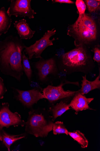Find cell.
I'll return each mask as SVG.
<instances>
[{"mask_svg": "<svg viewBox=\"0 0 100 151\" xmlns=\"http://www.w3.org/2000/svg\"><path fill=\"white\" fill-rule=\"evenodd\" d=\"M26 47L19 37L12 35L0 42V70L19 81L23 74L22 55Z\"/></svg>", "mask_w": 100, "mask_h": 151, "instance_id": "6da1fadb", "label": "cell"}, {"mask_svg": "<svg viewBox=\"0 0 100 151\" xmlns=\"http://www.w3.org/2000/svg\"><path fill=\"white\" fill-rule=\"evenodd\" d=\"M62 67L61 71H65L67 75L80 72L87 75L93 68V63L89 51L86 46L76 47L74 49L64 54L61 57Z\"/></svg>", "mask_w": 100, "mask_h": 151, "instance_id": "7a4b0ae2", "label": "cell"}, {"mask_svg": "<svg viewBox=\"0 0 100 151\" xmlns=\"http://www.w3.org/2000/svg\"><path fill=\"white\" fill-rule=\"evenodd\" d=\"M67 34L75 39L76 47L91 45L97 39L96 24L92 18L86 14L79 15L76 22L68 27Z\"/></svg>", "mask_w": 100, "mask_h": 151, "instance_id": "3957f363", "label": "cell"}, {"mask_svg": "<svg viewBox=\"0 0 100 151\" xmlns=\"http://www.w3.org/2000/svg\"><path fill=\"white\" fill-rule=\"evenodd\" d=\"M50 111L45 109H32L28 112L25 130L36 137H45L52 130L53 121Z\"/></svg>", "mask_w": 100, "mask_h": 151, "instance_id": "277c9868", "label": "cell"}, {"mask_svg": "<svg viewBox=\"0 0 100 151\" xmlns=\"http://www.w3.org/2000/svg\"><path fill=\"white\" fill-rule=\"evenodd\" d=\"M34 68L37 80L40 84L50 83L59 78L60 72L53 58L46 60L40 59L35 63Z\"/></svg>", "mask_w": 100, "mask_h": 151, "instance_id": "5b68a950", "label": "cell"}, {"mask_svg": "<svg viewBox=\"0 0 100 151\" xmlns=\"http://www.w3.org/2000/svg\"><path fill=\"white\" fill-rule=\"evenodd\" d=\"M56 30L54 28L46 32L40 39L36 41L35 43L30 47H26L24 52L28 55V59L41 58V55L43 52L48 47L53 45V41L56 39L50 38L56 34Z\"/></svg>", "mask_w": 100, "mask_h": 151, "instance_id": "8992f818", "label": "cell"}, {"mask_svg": "<svg viewBox=\"0 0 100 151\" xmlns=\"http://www.w3.org/2000/svg\"><path fill=\"white\" fill-rule=\"evenodd\" d=\"M31 0H11L7 13L10 17H27L30 19H34L37 13L31 6Z\"/></svg>", "mask_w": 100, "mask_h": 151, "instance_id": "52a82bcc", "label": "cell"}, {"mask_svg": "<svg viewBox=\"0 0 100 151\" xmlns=\"http://www.w3.org/2000/svg\"><path fill=\"white\" fill-rule=\"evenodd\" d=\"M70 83V82H67V81H62L59 85L57 86H48L42 91L44 99H47L50 103L53 104L60 100L74 96L78 91H65L63 88L64 85Z\"/></svg>", "mask_w": 100, "mask_h": 151, "instance_id": "ba28073f", "label": "cell"}, {"mask_svg": "<svg viewBox=\"0 0 100 151\" xmlns=\"http://www.w3.org/2000/svg\"><path fill=\"white\" fill-rule=\"evenodd\" d=\"M25 124L26 122L21 119L18 112L13 113L10 111L8 103H3L2 106H0V129L12 126L23 127Z\"/></svg>", "mask_w": 100, "mask_h": 151, "instance_id": "9c48e42d", "label": "cell"}, {"mask_svg": "<svg viewBox=\"0 0 100 151\" xmlns=\"http://www.w3.org/2000/svg\"><path fill=\"white\" fill-rule=\"evenodd\" d=\"M16 90L17 93L16 95L17 100L27 108L31 107L40 99H44L43 95L41 93L42 89L40 86L35 87L29 90L23 91L17 89Z\"/></svg>", "mask_w": 100, "mask_h": 151, "instance_id": "30bf717a", "label": "cell"}, {"mask_svg": "<svg viewBox=\"0 0 100 151\" xmlns=\"http://www.w3.org/2000/svg\"><path fill=\"white\" fill-rule=\"evenodd\" d=\"M94 100L93 98H88L85 96L81 94L78 91L74 95V97L71 101L70 105L77 114L80 111L87 109L94 110L89 106V104Z\"/></svg>", "mask_w": 100, "mask_h": 151, "instance_id": "8fae6325", "label": "cell"}, {"mask_svg": "<svg viewBox=\"0 0 100 151\" xmlns=\"http://www.w3.org/2000/svg\"><path fill=\"white\" fill-rule=\"evenodd\" d=\"M13 25L18 31L20 38L21 40L30 39L35 32V31L31 29L29 24L25 19L16 21Z\"/></svg>", "mask_w": 100, "mask_h": 151, "instance_id": "7c38bea8", "label": "cell"}, {"mask_svg": "<svg viewBox=\"0 0 100 151\" xmlns=\"http://www.w3.org/2000/svg\"><path fill=\"white\" fill-rule=\"evenodd\" d=\"M83 80L82 81V87L79 90L82 94L84 95L89 93L94 90L100 88V73L99 76L93 81H90L87 78V75L82 76Z\"/></svg>", "mask_w": 100, "mask_h": 151, "instance_id": "4fadbf2b", "label": "cell"}, {"mask_svg": "<svg viewBox=\"0 0 100 151\" xmlns=\"http://www.w3.org/2000/svg\"><path fill=\"white\" fill-rule=\"evenodd\" d=\"M12 20L4 7L0 9V36L6 34L10 28Z\"/></svg>", "mask_w": 100, "mask_h": 151, "instance_id": "5bb4252c", "label": "cell"}, {"mask_svg": "<svg viewBox=\"0 0 100 151\" xmlns=\"http://www.w3.org/2000/svg\"><path fill=\"white\" fill-rule=\"evenodd\" d=\"M25 134H23L18 135L9 134L4 130L0 129V140L7 148L8 151H10L11 146L17 141L25 138Z\"/></svg>", "mask_w": 100, "mask_h": 151, "instance_id": "9a60e30c", "label": "cell"}, {"mask_svg": "<svg viewBox=\"0 0 100 151\" xmlns=\"http://www.w3.org/2000/svg\"><path fill=\"white\" fill-rule=\"evenodd\" d=\"M70 104H68L67 101L65 100H62L55 105H52L50 108V111L52 114L53 121L70 109Z\"/></svg>", "mask_w": 100, "mask_h": 151, "instance_id": "2e32d148", "label": "cell"}, {"mask_svg": "<svg viewBox=\"0 0 100 151\" xmlns=\"http://www.w3.org/2000/svg\"><path fill=\"white\" fill-rule=\"evenodd\" d=\"M68 134L77 142L81 145L82 148H85L88 147L89 141L86 138L84 134L80 131H74L72 132H68Z\"/></svg>", "mask_w": 100, "mask_h": 151, "instance_id": "e0dca14e", "label": "cell"}, {"mask_svg": "<svg viewBox=\"0 0 100 151\" xmlns=\"http://www.w3.org/2000/svg\"><path fill=\"white\" fill-rule=\"evenodd\" d=\"M22 65L23 73L30 83L32 80L33 71L29 59L26 56L23 50L22 52Z\"/></svg>", "mask_w": 100, "mask_h": 151, "instance_id": "ac0fdd59", "label": "cell"}, {"mask_svg": "<svg viewBox=\"0 0 100 151\" xmlns=\"http://www.w3.org/2000/svg\"><path fill=\"white\" fill-rule=\"evenodd\" d=\"M54 135L64 134L68 135V131L64 124L63 122L61 121H57L53 123L52 129Z\"/></svg>", "mask_w": 100, "mask_h": 151, "instance_id": "d6986e66", "label": "cell"}, {"mask_svg": "<svg viewBox=\"0 0 100 151\" xmlns=\"http://www.w3.org/2000/svg\"><path fill=\"white\" fill-rule=\"evenodd\" d=\"M88 9L90 13L95 12L100 9V1L97 0H87L85 1Z\"/></svg>", "mask_w": 100, "mask_h": 151, "instance_id": "ffe728a7", "label": "cell"}, {"mask_svg": "<svg viewBox=\"0 0 100 151\" xmlns=\"http://www.w3.org/2000/svg\"><path fill=\"white\" fill-rule=\"evenodd\" d=\"M76 5L79 15L84 14L87 9V6L82 0H77Z\"/></svg>", "mask_w": 100, "mask_h": 151, "instance_id": "44dd1931", "label": "cell"}, {"mask_svg": "<svg viewBox=\"0 0 100 151\" xmlns=\"http://www.w3.org/2000/svg\"><path fill=\"white\" fill-rule=\"evenodd\" d=\"M99 45L96 46L92 50L94 52V55L93 59L98 63H100V49Z\"/></svg>", "mask_w": 100, "mask_h": 151, "instance_id": "7402d4cb", "label": "cell"}, {"mask_svg": "<svg viewBox=\"0 0 100 151\" xmlns=\"http://www.w3.org/2000/svg\"><path fill=\"white\" fill-rule=\"evenodd\" d=\"M7 91L4 83L3 80L0 77V99L3 98L4 95Z\"/></svg>", "mask_w": 100, "mask_h": 151, "instance_id": "603a6c76", "label": "cell"}, {"mask_svg": "<svg viewBox=\"0 0 100 151\" xmlns=\"http://www.w3.org/2000/svg\"><path fill=\"white\" fill-rule=\"evenodd\" d=\"M54 3H59L61 4H74V2L70 0H55L52 1Z\"/></svg>", "mask_w": 100, "mask_h": 151, "instance_id": "cb8c5ba5", "label": "cell"}]
</instances>
